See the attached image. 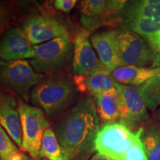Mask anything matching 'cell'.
<instances>
[{
    "mask_svg": "<svg viewBox=\"0 0 160 160\" xmlns=\"http://www.w3.org/2000/svg\"><path fill=\"white\" fill-rule=\"evenodd\" d=\"M18 107L19 101L14 96L0 90V124L13 142L22 149V131Z\"/></svg>",
    "mask_w": 160,
    "mask_h": 160,
    "instance_id": "5bb4252c",
    "label": "cell"
},
{
    "mask_svg": "<svg viewBox=\"0 0 160 160\" xmlns=\"http://www.w3.org/2000/svg\"><path fill=\"white\" fill-rule=\"evenodd\" d=\"M122 19L125 28L146 42L160 31V0L127 1Z\"/></svg>",
    "mask_w": 160,
    "mask_h": 160,
    "instance_id": "5b68a950",
    "label": "cell"
},
{
    "mask_svg": "<svg viewBox=\"0 0 160 160\" xmlns=\"http://www.w3.org/2000/svg\"><path fill=\"white\" fill-rule=\"evenodd\" d=\"M98 116L105 124H112L120 121L121 99L116 89L93 96Z\"/></svg>",
    "mask_w": 160,
    "mask_h": 160,
    "instance_id": "e0dca14e",
    "label": "cell"
},
{
    "mask_svg": "<svg viewBox=\"0 0 160 160\" xmlns=\"http://www.w3.org/2000/svg\"><path fill=\"white\" fill-rule=\"evenodd\" d=\"M19 111L22 131V151L27 152L32 159L39 158L41 144L45 131L50 128L42 110L19 100Z\"/></svg>",
    "mask_w": 160,
    "mask_h": 160,
    "instance_id": "52a82bcc",
    "label": "cell"
},
{
    "mask_svg": "<svg viewBox=\"0 0 160 160\" xmlns=\"http://www.w3.org/2000/svg\"><path fill=\"white\" fill-rule=\"evenodd\" d=\"M45 79L27 60L5 62L0 59V90L28 102L30 91Z\"/></svg>",
    "mask_w": 160,
    "mask_h": 160,
    "instance_id": "3957f363",
    "label": "cell"
},
{
    "mask_svg": "<svg viewBox=\"0 0 160 160\" xmlns=\"http://www.w3.org/2000/svg\"><path fill=\"white\" fill-rule=\"evenodd\" d=\"M21 28L34 45L59 37H69L67 27L51 15L33 13L23 19Z\"/></svg>",
    "mask_w": 160,
    "mask_h": 160,
    "instance_id": "30bf717a",
    "label": "cell"
},
{
    "mask_svg": "<svg viewBox=\"0 0 160 160\" xmlns=\"http://www.w3.org/2000/svg\"><path fill=\"white\" fill-rule=\"evenodd\" d=\"M153 54L151 68H160V31L146 41Z\"/></svg>",
    "mask_w": 160,
    "mask_h": 160,
    "instance_id": "d4e9b609",
    "label": "cell"
},
{
    "mask_svg": "<svg viewBox=\"0 0 160 160\" xmlns=\"http://www.w3.org/2000/svg\"><path fill=\"white\" fill-rule=\"evenodd\" d=\"M73 71L74 75L86 76L108 71L101 63L90 40V32L82 29L76 36L73 46Z\"/></svg>",
    "mask_w": 160,
    "mask_h": 160,
    "instance_id": "7c38bea8",
    "label": "cell"
},
{
    "mask_svg": "<svg viewBox=\"0 0 160 160\" xmlns=\"http://www.w3.org/2000/svg\"><path fill=\"white\" fill-rule=\"evenodd\" d=\"M136 137L137 132L122 123L107 124L97 133L94 150L113 160H124Z\"/></svg>",
    "mask_w": 160,
    "mask_h": 160,
    "instance_id": "ba28073f",
    "label": "cell"
},
{
    "mask_svg": "<svg viewBox=\"0 0 160 160\" xmlns=\"http://www.w3.org/2000/svg\"><path fill=\"white\" fill-rule=\"evenodd\" d=\"M9 160H29V159L28 156L25 155L22 152L18 151L13 156H11Z\"/></svg>",
    "mask_w": 160,
    "mask_h": 160,
    "instance_id": "4316f807",
    "label": "cell"
},
{
    "mask_svg": "<svg viewBox=\"0 0 160 160\" xmlns=\"http://www.w3.org/2000/svg\"><path fill=\"white\" fill-rule=\"evenodd\" d=\"M141 140L148 160H160V125L142 128Z\"/></svg>",
    "mask_w": 160,
    "mask_h": 160,
    "instance_id": "ffe728a7",
    "label": "cell"
},
{
    "mask_svg": "<svg viewBox=\"0 0 160 160\" xmlns=\"http://www.w3.org/2000/svg\"><path fill=\"white\" fill-rule=\"evenodd\" d=\"M77 3V1L76 0H56L53 5L57 11L64 13H69L75 7Z\"/></svg>",
    "mask_w": 160,
    "mask_h": 160,
    "instance_id": "484cf974",
    "label": "cell"
},
{
    "mask_svg": "<svg viewBox=\"0 0 160 160\" xmlns=\"http://www.w3.org/2000/svg\"><path fill=\"white\" fill-rule=\"evenodd\" d=\"M117 45L121 66H152L151 50L137 33L127 28L117 30Z\"/></svg>",
    "mask_w": 160,
    "mask_h": 160,
    "instance_id": "9c48e42d",
    "label": "cell"
},
{
    "mask_svg": "<svg viewBox=\"0 0 160 160\" xmlns=\"http://www.w3.org/2000/svg\"><path fill=\"white\" fill-rule=\"evenodd\" d=\"M156 117H157V119L158 120H159L160 121V109L158 110L157 113H156Z\"/></svg>",
    "mask_w": 160,
    "mask_h": 160,
    "instance_id": "f1b7e54d",
    "label": "cell"
},
{
    "mask_svg": "<svg viewBox=\"0 0 160 160\" xmlns=\"http://www.w3.org/2000/svg\"><path fill=\"white\" fill-rule=\"evenodd\" d=\"M34 45L21 28L8 29L0 39V59L5 62L33 59Z\"/></svg>",
    "mask_w": 160,
    "mask_h": 160,
    "instance_id": "4fadbf2b",
    "label": "cell"
},
{
    "mask_svg": "<svg viewBox=\"0 0 160 160\" xmlns=\"http://www.w3.org/2000/svg\"><path fill=\"white\" fill-rule=\"evenodd\" d=\"M117 90L121 99V118L119 122L133 130L147 125L150 118L147 106L138 87L117 83Z\"/></svg>",
    "mask_w": 160,
    "mask_h": 160,
    "instance_id": "8fae6325",
    "label": "cell"
},
{
    "mask_svg": "<svg viewBox=\"0 0 160 160\" xmlns=\"http://www.w3.org/2000/svg\"><path fill=\"white\" fill-rule=\"evenodd\" d=\"M90 160H113V159H111V158L106 157V156L101 154V153H97L96 154H94L91 157V159Z\"/></svg>",
    "mask_w": 160,
    "mask_h": 160,
    "instance_id": "83f0119b",
    "label": "cell"
},
{
    "mask_svg": "<svg viewBox=\"0 0 160 160\" xmlns=\"http://www.w3.org/2000/svg\"><path fill=\"white\" fill-rule=\"evenodd\" d=\"M78 92L70 76L57 73L45 78L36 85L30 98L35 107L43 110L48 117H54L74 103Z\"/></svg>",
    "mask_w": 160,
    "mask_h": 160,
    "instance_id": "7a4b0ae2",
    "label": "cell"
},
{
    "mask_svg": "<svg viewBox=\"0 0 160 160\" xmlns=\"http://www.w3.org/2000/svg\"><path fill=\"white\" fill-rule=\"evenodd\" d=\"M18 151L17 146L0 124V160H9Z\"/></svg>",
    "mask_w": 160,
    "mask_h": 160,
    "instance_id": "603a6c76",
    "label": "cell"
},
{
    "mask_svg": "<svg viewBox=\"0 0 160 160\" xmlns=\"http://www.w3.org/2000/svg\"><path fill=\"white\" fill-rule=\"evenodd\" d=\"M77 160H88V155L86 156H83V157H82L81 158H79V159H78Z\"/></svg>",
    "mask_w": 160,
    "mask_h": 160,
    "instance_id": "f546056e",
    "label": "cell"
},
{
    "mask_svg": "<svg viewBox=\"0 0 160 160\" xmlns=\"http://www.w3.org/2000/svg\"><path fill=\"white\" fill-rule=\"evenodd\" d=\"M147 108L155 111L160 105V73L138 87Z\"/></svg>",
    "mask_w": 160,
    "mask_h": 160,
    "instance_id": "44dd1931",
    "label": "cell"
},
{
    "mask_svg": "<svg viewBox=\"0 0 160 160\" xmlns=\"http://www.w3.org/2000/svg\"><path fill=\"white\" fill-rule=\"evenodd\" d=\"M31 160H41L39 158H37V159H31Z\"/></svg>",
    "mask_w": 160,
    "mask_h": 160,
    "instance_id": "4dcf8cb0",
    "label": "cell"
},
{
    "mask_svg": "<svg viewBox=\"0 0 160 160\" xmlns=\"http://www.w3.org/2000/svg\"><path fill=\"white\" fill-rule=\"evenodd\" d=\"M73 82L78 91L91 96L116 89L117 82L113 79L111 72L99 71L86 76H73Z\"/></svg>",
    "mask_w": 160,
    "mask_h": 160,
    "instance_id": "2e32d148",
    "label": "cell"
},
{
    "mask_svg": "<svg viewBox=\"0 0 160 160\" xmlns=\"http://www.w3.org/2000/svg\"><path fill=\"white\" fill-rule=\"evenodd\" d=\"M99 131V117L93 99L85 97L70 108L58 120L54 132L60 145L74 159L94 150Z\"/></svg>",
    "mask_w": 160,
    "mask_h": 160,
    "instance_id": "6da1fadb",
    "label": "cell"
},
{
    "mask_svg": "<svg viewBox=\"0 0 160 160\" xmlns=\"http://www.w3.org/2000/svg\"><path fill=\"white\" fill-rule=\"evenodd\" d=\"M16 19V9L9 2L0 0V37L11 28Z\"/></svg>",
    "mask_w": 160,
    "mask_h": 160,
    "instance_id": "7402d4cb",
    "label": "cell"
},
{
    "mask_svg": "<svg viewBox=\"0 0 160 160\" xmlns=\"http://www.w3.org/2000/svg\"><path fill=\"white\" fill-rule=\"evenodd\" d=\"M39 157L48 160H73L69 151L60 145L54 131L48 128L45 131Z\"/></svg>",
    "mask_w": 160,
    "mask_h": 160,
    "instance_id": "d6986e66",
    "label": "cell"
},
{
    "mask_svg": "<svg viewBox=\"0 0 160 160\" xmlns=\"http://www.w3.org/2000/svg\"><path fill=\"white\" fill-rule=\"evenodd\" d=\"M35 54L30 64L38 73H60L67 68L73 56V44L69 37L56 38L34 45Z\"/></svg>",
    "mask_w": 160,
    "mask_h": 160,
    "instance_id": "277c9868",
    "label": "cell"
},
{
    "mask_svg": "<svg viewBox=\"0 0 160 160\" xmlns=\"http://www.w3.org/2000/svg\"><path fill=\"white\" fill-rule=\"evenodd\" d=\"M160 73V68H142L137 66H121L111 73L117 83L125 85H143Z\"/></svg>",
    "mask_w": 160,
    "mask_h": 160,
    "instance_id": "ac0fdd59",
    "label": "cell"
},
{
    "mask_svg": "<svg viewBox=\"0 0 160 160\" xmlns=\"http://www.w3.org/2000/svg\"><path fill=\"white\" fill-rule=\"evenodd\" d=\"M91 43L102 65L109 72L121 67L117 45V30L103 31L92 35Z\"/></svg>",
    "mask_w": 160,
    "mask_h": 160,
    "instance_id": "9a60e30c",
    "label": "cell"
},
{
    "mask_svg": "<svg viewBox=\"0 0 160 160\" xmlns=\"http://www.w3.org/2000/svg\"><path fill=\"white\" fill-rule=\"evenodd\" d=\"M127 1L83 0L79 8L80 22L85 31L91 32L105 26L114 27L123 22L122 13Z\"/></svg>",
    "mask_w": 160,
    "mask_h": 160,
    "instance_id": "8992f818",
    "label": "cell"
},
{
    "mask_svg": "<svg viewBox=\"0 0 160 160\" xmlns=\"http://www.w3.org/2000/svg\"><path fill=\"white\" fill-rule=\"evenodd\" d=\"M142 131V128L137 131V137L126 153L124 160H148L141 140Z\"/></svg>",
    "mask_w": 160,
    "mask_h": 160,
    "instance_id": "cb8c5ba5",
    "label": "cell"
}]
</instances>
